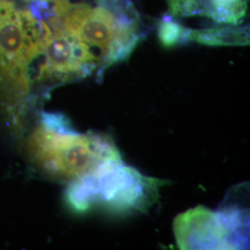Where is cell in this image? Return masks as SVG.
I'll return each mask as SVG.
<instances>
[{
	"mask_svg": "<svg viewBox=\"0 0 250 250\" xmlns=\"http://www.w3.org/2000/svg\"><path fill=\"white\" fill-rule=\"evenodd\" d=\"M126 0H99V7L107 10L113 17L124 9Z\"/></svg>",
	"mask_w": 250,
	"mask_h": 250,
	"instance_id": "cell-11",
	"label": "cell"
},
{
	"mask_svg": "<svg viewBox=\"0 0 250 250\" xmlns=\"http://www.w3.org/2000/svg\"><path fill=\"white\" fill-rule=\"evenodd\" d=\"M44 55L37 21L29 10L0 0V110L17 125L31 87L30 66Z\"/></svg>",
	"mask_w": 250,
	"mask_h": 250,
	"instance_id": "cell-2",
	"label": "cell"
},
{
	"mask_svg": "<svg viewBox=\"0 0 250 250\" xmlns=\"http://www.w3.org/2000/svg\"><path fill=\"white\" fill-rule=\"evenodd\" d=\"M189 41L206 45H246L250 44L247 27H214L202 31L189 29Z\"/></svg>",
	"mask_w": 250,
	"mask_h": 250,
	"instance_id": "cell-6",
	"label": "cell"
},
{
	"mask_svg": "<svg viewBox=\"0 0 250 250\" xmlns=\"http://www.w3.org/2000/svg\"><path fill=\"white\" fill-rule=\"evenodd\" d=\"M168 10L174 17L203 16V10L198 0H167Z\"/></svg>",
	"mask_w": 250,
	"mask_h": 250,
	"instance_id": "cell-9",
	"label": "cell"
},
{
	"mask_svg": "<svg viewBox=\"0 0 250 250\" xmlns=\"http://www.w3.org/2000/svg\"><path fill=\"white\" fill-rule=\"evenodd\" d=\"M29 12L37 21L47 22L56 15L53 3L49 0H30Z\"/></svg>",
	"mask_w": 250,
	"mask_h": 250,
	"instance_id": "cell-10",
	"label": "cell"
},
{
	"mask_svg": "<svg viewBox=\"0 0 250 250\" xmlns=\"http://www.w3.org/2000/svg\"><path fill=\"white\" fill-rule=\"evenodd\" d=\"M32 163L50 178L73 182L103 163L121 159L106 136L80 134L62 115L44 114L28 142Z\"/></svg>",
	"mask_w": 250,
	"mask_h": 250,
	"instance_id": "cell-1",
	"label": "cell"
},
{
	"mask_svg": "<svg viewBox=\"0 0 250 250\" xmlns=\"http://www.w3.org/2000/svg\"><path fill=\"white\" fill-rule=\"evenodd\" d=\"M158 37L161 45L165 47H172L189 42L188 29L172 21L171 16H165L159 22Z\"/></svg>",
	"mask_w": 250,
	"mask_h": 250,
	"instance_id": "cell-8",
	"label": "cell"
},
{
	"mask_svg": "<svg viewBox=\"0 0 250 250\" xmlns=\"http://www.w3.org/2000/svg\"><path fill=\"white\" fill-rule=\"evenodd\" d=\"M203 16L219 23L237 25L245 18L248 10L246 0H198Z\"/></svg>",
	"mask_w": 250,
	"mask_h": 250,
	"instance_id": "cell-7",
	"label": "cell"
},
{
	"mask_svg": "<svg viewBox=\"0 0 250 250\" xmlns=\"http://www.w3.org/2000/svg\"><path fill=\"white\" fill-rule=\"evenodd\" d=\"M64 28L67 36L76 37L105 54L106 67L116 30L115 21L109 12L99 7L92 9L86 4H71L64 16Z\"/></svg>",
	"mask_w": 250,
	"mask_h": 250,
	"instance_id": "cell-5",
	"label": "cell"
},
{
	"mask_svg": "<svg viewBox=\"0 0 250 250\" xmlns=\"http://www.w3.org/2000/svg\"><path fill=\"white\" fill-rule=\"evenodd\" d=\"M158 183L116 159L73 181L67 198L72 208L79 211L97 205L119 213L141 211L155 200Z\"/></svg>",
	"mask_w": 250,
	"mask_h": 250,
	"instance_id": "cell-3",
	"label": "cell"
},
{
	"mask_svg": "<svg viewBox=\"0 0 250 250\" xmlns=\"http://www.w3.org/2000/svg\"><path fill=\"white\" fill-rule=\"evenodd\" d=\"M173 230L182 250H236L247 246V215L232 208L213 212L197 207L179 215Z\"/></svg>",
	"mask_w": 250,
	"mask_h": 250,
	"instance_id": "cell-4",
	"label": "cell"
}]
</instances>
